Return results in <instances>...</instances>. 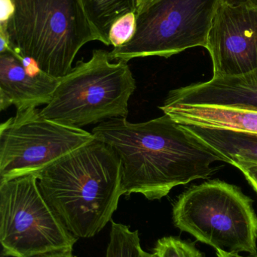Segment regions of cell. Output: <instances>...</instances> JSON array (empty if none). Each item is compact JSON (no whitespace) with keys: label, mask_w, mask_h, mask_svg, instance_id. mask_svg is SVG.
Segmentation results:
<instances>
[{"label":"cell","mask_w":257,"mask_h":257,"mask_svg":"<svg viewBox=\"0 0 257 257\" xmlns=\"http://www.w3.org/2000/svg\"><path fill=\"white\" fill-rule=\"evenodd\" d=\"M97 140L112 147L122 166V193L160 200L172 189L209 178L226 159L170 116L142 123L115 117L95 126Z\"/></svg>","instance_id":"6da1fadb"},{"label":"cell","mask_w":257,"mask_h":257,"mask_svg":"<svg viewBox=\"0 0 257 257\" xmlns=\"http://www.w3.org/2000/svg\"><path fill=\"white\" fill-rule=\"evenodd\" d=\"M37 179L47 203L77 238L99 233L123 195L119 156L95 139L54 162Z\"/></svg>","instance_id":"7a4b0ae2"},{"label":"cell","mask_w":257,"mask_h":257,"mask_svg":"<svg viewBox=\"0 0 257 257\" xmlns=\"http://www.w3.org/2000/svg\"><path fill=\"white\" fill-rule=\"evenodd\" d=\"M14 12L0 33L9 47L24 58L31 59L41 70L62 78L86 44L99 41L80 0H12Z\"/></svg>","instance_id":"3957f363"},{"label":"cell","mask_w":257,"mask_h":257,"mask_svg":"<svg viewBox=\"0 0 257 257\" xmlns=\"http://www.w3.org/2000/svg\"><path fill=\"white\" fill-rule=\"evenodd\" d=\"M136 81L126 62L111 63L109 52L94 50L88 61L80 60L60 78L49 103L40 110L51 121L82 128L128 114Z\"/></svg>","instance_id":"277c9868"},{"label":"cell","mask_w":257,"mask_h":257,"mask_svg":"<svg viewBox=\"0 0 257 257\" xmlns=\"http://www.w3.org/2000/svg\"><path fill=\"white\" fill-rule=\"evenodd\" d=\"M173 221L217 250L257 256L253 200L236 186L214 180L190 187L174 204Z\"/></svg>","instance_id":"5b68a950"},{"label":"cell","mask_w":257,"mask_h":257,"mask_svg":"<svg viewBox=\"0 0 257 257\" xmlns=\"http://www.w3.org/2000/svg\"><path fill=\"white\" fill-rule=\"evenodd\" d=\"M77 240L44 199L36 175L0 184L3 256L35 257L72 251Z\"/></svg>","instance_id":"8992f818"},{"label":"cell","mask_w":257,"mask_h":257,"mask_svg":"<svg viewBox=\"0 0 257 257\" xmlns=\"http://www.w3.org/2000/svg\"><path fill=\"white\" fill-rule=\"evenodd\" d=\"M220 0H154L137 13L129 42L109 52L110 60L169 58L196 47L206 48Z\"/></svg>","instance_id":"52a82bcc"},{"label":"cell","mask_w":257,"mask_h":257,"mask_svg":"<svg viewBox=\"0 0 257 257\" xmlns=\"http://www.w3.org/2000/svg\"><path fill=\"white\" fill-rule=\"evenodd\" d=\"M93 134L42 117L36 108L17 111L0 126V184L36 175L94 140Z\"/></svg>","instance_id":"ba28073f"},{"label":"cell","mask_w":257,"mask_h":257,"mask_svg":"<svg viewBox=\"0 0 257 257\" xmlns=\"http://www.w3.org/2000/svg\"><path fill=\"white\" fill-rule=\"evenodd\" d=\"M213 78L257 70V6L219 3L208 34Z\"/></svg>","instance_id":"9c48e42d"},{"label":"cell","mask_w":257,"mask_h":257,"mask_svg":"<svg viewBox=\"0 0 257 257\" xmlns=\"http://www.w3.org/2000/svg\"><path fill=\"white\" fill-rule=\"evenodd\" d=\"M60 78L48 75L31 59L13 50L0 53V110L14 105L17 111L49 103Z\"/></svg>","instance_id":"30bf717a"},{"label":"cell","mask_w":257,"mask_h":257,"mask_svg":"<svg viewBox=\"0 0 257 257\" xmlns=\"http://www.w3.org/2000/svg\"><path fill=\"white\" fill-rule=\"evenodd\" d=\"M167 105H203L257 111V70L246 75L212 78L169 92Z\"/></svg>","instance_id":"8fae6325"},{"label":"cell","mask_w":257,"mask_h":257,"mask_svg":"<svg viewBox=\"0 0 257 257\" xmlns=\"http://www.w3.org/2000/svg\"><path fill=\"white\" fill-rule=\"evenodd\" d=\"M159 108L180 124L257 133V111L164 103Z\"/></svg>","instance_id":"7c38bea8"},{"label":"cell","mask_w":257,"mask_h":257,"mask_svg":"<svg viewBox=\"0 0 257 257\" xmlns=\"http://www.w3.org/2000/svg\"><path fill=\"white\" fill-rule=\"evenodd\" d=\"M236 168L257 166V133L181 124Z\"/></svg>","instance_id":"4fadbf2b"},{"label":"cell","mask_w":257,"mask_h":257,"mask_svg":"<svg viewBox=\"0 0 257 257\" xmlns=\"http://www.w3.org/2000/svg\"><path fill=\"white\" fill-rule=\"evenodd\" d=\"M86 18L100 42L111 45L110 33L113 24L128 14L137 12L138 0H80Z\"/></svg>","instance_id":"5bb4252c"},{"label":"cell","mask_w":257,"mask_h":257,"mask_svg":"<svg viewBox=\"0 0 257 257\" xmlns=\"http://www.w3.org/2000/svg\"><path fill=\"white\" fill-rule=\"evenodd\" d=\"M105 257H153V255L142 249L138 231H131L129 226L112 222Z\"/></svg>","instance_id":"9a60e30c"},{"label":"cell","mask_w":257,"mask_h":257,"mask_svg":"<svg viewBox=\"0 0 257 257\" xmlns=\"http://www.w3.org/2000/svg\"><path fill=\"white\" fill-rule=\"evenodd\" d=\"M152 255L153 257H204L193 244L173 236L158 239Z\"/></svg>","instance_id":"2e32d148"},{"label":"cell","mask_w":257,"mask_h":257,"mask_svg":"<svg viewBox=\"0 0 257 257\" xmlns=\"http://www.w3.org/2000/svg\"><path fill=\"white\" fill-rule=\"evenodd\" d=\"M136 18L137 14H128L113 24L110 30V42L114 48L122 46L132 39L135 33Z\"/></svg>","instance_id":"e0dca14e"},{"label":"cell","mask_w":257,"mask_h":257,"mask_svg":"<svg viewBox=\"0 0 257 257\" xmlns=\"http://www.w3.org/2000/svg\"><path fill=\"white\" fill-rule=\"evenodd\" d=\"M245 177L249 184L257 193V166H243L238 168Z\"/></svg>","instance_id":"ac0fdd59"},{"label":"cell","mask_w":257,"mask_h":257,"mask_svg":"<svg viewBox=\"0 0 257 257\" xmlns=\"http://www.w3.org/2000/svg\"><path fill=\"white\" fill-rule=\"evenodd\" d=\"M14 12V5L12 0H1V22L5 24Z\"/></svg>","instance_id":"d6986e66"},{"label":"cell","mask_w":257,"mask_h":257,"mask_svg":"<svg viewBox=\"0 0 257 257\" xmlns=\"http://www.w3.org/2000/svg\"><path fill=\"white\" fill-rule=\"evenodd\" d=\"M220 3L229 5L251 4L257 6V0H220Z\"/></svg>","instance_id":"ffe728a7"},{"label":"cell","mask_w":257,"mask_h":257,"mask_svg":"<svg viewBox=\"0 0 257 257\" xmlns=\"http://www.w3.org/2000/svg\"><path fill=\"white\" fill-rule=\"evenodd\" d=\"M72 251L54 252V253H47L41 256L35 257H75L72 254Z\"/></svg>","instance_id":"44dd1931"},{"label":"cell","mask_w":257,"mask_h":257,"mask_svg":"<svg viewBox=\"0 0 257 257\" xmlns=\"http://www.w3.org/2000/svg\"><path fill=\"white\" fill-rule=\"evenodd\" d=\"M217 257H257V256H243L236 253H229V252L224 251V250H217Z\"/></svg>","instance_id":"7402d4cb"},{"label":"cell","mask_w":257,"mask_h":257,"mask_svg":"<svg viewBox=\"0 0 257 257\" xmlns=\"http://www.w3.org/2000/svg\"><path fill=\"white\" fill-rule=\"evenodd\" d=\"M154 0H138V6H137V12H140V11L144 9L146 6H149L152 2H153Z\"/></svg>","instance_id":"603a6c76"}]
</instances>
